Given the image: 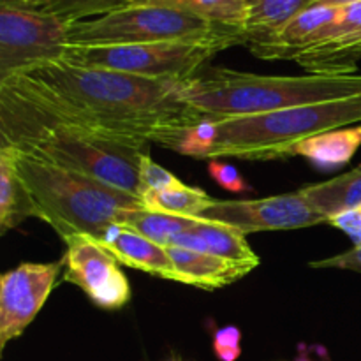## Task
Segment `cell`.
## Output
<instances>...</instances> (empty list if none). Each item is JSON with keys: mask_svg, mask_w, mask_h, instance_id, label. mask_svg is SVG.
<instances>
[{"mask_svg": "<svg viewBox=\"0 0 361 361\" xmlns=\"http://www.w3.org/2000/svg\"><path fill=\"white\" fill-rule=\"evenodd\" d=\"M80 122L122 140L175 152L207 116L185 99V81L55 62L18 74Z\"/></svg>", "mask_w": 361, "mask_h": 361, "instance_id": "cell-1", "label": "cell"}, {"mask_svg": "<svg viewBox=\"0 0 361 361\" xmlns=\"http://www.w3.org/2000/svg\"><path fill=\"white\" fill-rule=\"evenodd\" d=\"M145 147L80 122L23 78L0 81V148L83 173L140 197Z\"/></svg>", "mask_w": 361, "mask_h": 361, "instance_id": "cell-2", "label": "cell"}, {"mask_svg": "<svg viewBox=\"0 0 361 361\" xmlns=\"http://www.w3.org/2000/svg\"><path fill=\"white\" fill-rule=\"evenodd\" d=\"M355 95H361V74L261 76L228 67H204L185 81L187 101L212 120L263 115Z\"/></svg>", "mask_w": 361, "mask_h": 361, "instance_id": "cell-3", "label": "cell"}, {"mask_svg": "<svg viewBox=\"0 0 361 361\" xmlns=\"http://www.w3.org/2000/svg\"><path fill=\"white\" fill-rule=\"evenodd\" d=\"M9 150L35 219L51 226L62 240L78 235L101 240L111 226L122 224L127 212L143 207L137 196L101 180Z\"/></svg>", "mask_w": 361, "mask_h": 361, "instance_id": "cell-4", "label": "cell"}, {"mask_svg": "<svg viewBox=\"0 0 361 361\" xmlns=\"http://www.w3.org/2000/svg\"><path fill=\"white\" fill-rule=\"evenodd\" d=\"M217 134L207 159L275 161L317 134L361 123V95L296 106L263 115L215 120Z\"/></svg>", "mask_w": 361, "mask_h": 361, "instance_id": "cell-5", "label": "cell"}, {"mask_svg": "<svg viewBox=\"0 0 361 361\" xmlns=\"http://www.w3.org/2000/svg\"><path fill=\"white\" fill-rule=\"evenodd\" d=\"M71 46H116L147 42L243 44L242 34L217 27L183 11L159 6H126L113 13L69 25Z\"/></svg>", "mask_w": 361, "mask_h": 361, "instance_id": "cell-6", "label": "cell"}, {"mask_svg": "<svg viewBox=\"0 0 361 361\" xmlns=\"http://www.w3.org/2000/svg\"><path fill=\"white\" fill-rule=\"evenodd\" d=\"M224 46L214 42H147L116 46H69L63 62L116 71L150 80L187 81L204 69Z\"/></svg>", "mask_w": 361, "mask_h": 361, "instance_id": "cell-7", "label": "cell"}, {"mask_svg": "<svg viewBox=\"0 0 361 361\" xmlns=\"http://www.w3.org/2000/svg\"><path fill=\"white\" fill-rule=\"evenodd\" d=\"M69 23L27 0H0V81L44 63L62 62Z\"/></svg>", "mask_w": 361, "mask_h": 361, "instance_id": "cell-8", "label": "cell"}, {"mask_svg": "<svg viewBox=\"0 0 361 361\" xmlns=\"http://www.w3.org/2000/svg\"><path fill=\"white\" fill-rule=\"evenodd\" d=\"M200 221L224 224L245 236L259 231H286L328 224V219L300 190L261 200H215L201 214Z\"/></svg>", "mask_w": 361, "mask_h": 361, "instance_id": "cell-9", "label": "cell"}, {"mask_svg": "<svg viewBox=\"0 0 361 361\" xmlns=\"http://www.w3.org/2000/svg\"><path fill=\"white\" fill-rule=\"evenodd\" d=\"M63 270L71 284L78 286L99 309L118 310L130 302V284L118 259L92 236L78 235L63 240Z\"/></svg>", "mask_w": 361, "mask_h": 361, "instance_id": "cell-10", "label": "cell"}, {"mask_svg": "<svg viewBox=\"0 0 361 361\" xmlns=\"http://www.w3.org/2000/svg\"><path fill=\"white\" fill-rule=\"evenodd\" d=\"M63 263H21L0 279V351L23 335L51 295Z\"/></svg>", "mask_w": 361, "mask_h": 361, "instance_id": "cell-11", "label": "cell"}, {"mask_svg": "<svg viewBox=\"0 0 361 361\" xmlns=\"http://www.w3.org/2000/svg\"><path fill=\"white\" fill-rule=\"evenodd\" d=\"M361 60V2L341 7L323 39L295 56L307 73L317 76L356 74Z\"/></svg>", "mask_w": 361, "mask_h": 361, "instance_id": "cell-12", "label": "cell"}, {"mask_svg": "<svg viewBox=\"0 0 361 361\" xmlns=\"http://www.w3.org/2000/svg\"><path fill=\"white\" fill-rule=\"evenodd\" d=\"M97 242H101L123 267L141 270L164 281L180 282L175 264L169 257L168 247L145 238L123 224L111 226Z\"/></svg>", "mask_w": 361, "mask_h": 361, "instance_id": "cell-13", "label": "cell"}, {"mask_svg": "<svg viewBox=\"0 0 361 361\" xmlns=\"http://www.w3.org/2000/svg\"><path fill=\"white\" fill-rule=\"evenodd\" d=\"M171 245L196 250V252L212 254V256L221 257L229 263L249 267L252 270L259 264V257L249 245L245 235L224 224H217V222L197 219L196 224L187 231L180 233L173 240Z\"/></svg>", "mask_w": 361, "mask_h": 361, "instance_id": "cell-14", "label": "cell"}, {"mask_svg": "<svg viewBox=\"0 0 361 361\" xmlns=\"http://www.w3.org/2000/svg\"><path fill=\"white\" fill-rule=\"evenodd\" d=\"M338 13L341 7L312 4L281 32L275 42L257 49L254 55L264 60H295L298 53L305 51L323 39L324 32L337 20Z\"/></svg>", "mask_w": 361, "mask_h": 361, "instance_id": "cell-15", "label": "cell"}, {"mask_svg": "<svg viewBox=\"0 0 361 361\" xmlns=\"http://www.w3.org/2000/svg\"><path fill=\"white\" fill-rule=\"evenodd\" d=\"M312 4L314 0H247V16L242 28L243 44L249 46L252 53L267 48Z\"/></svg>", "mask_w": 361, "mask_h": 361, "instance_id": "cell-16", "label": "cell"}, {"mask_svg": "<svg viewBox=\"0 0 361 361\" xmlns=\"http://www.w3.org/2000/svg\"><path fill=\"white\" fill-rule=\"evenodd\" d=\"M168 252L175 264L180 282L194 286V288L207 289V291L226 288L252 271V268L249 267L229 263V261L215 257L212 254L196 252V250L183 249V247L171 245L168 247Z\"/></svg>", "mask_w": 361, "mask_h": 361, "instance_id": "cell-17", "label": "cell"}, {"mask_svg": "<svg viewBox=\"0 0 361 361\" xmlns=\"http://www.w3.org/2000/svg\"><path fill=\"white\" fill-rule=\"evenodd\" d=\"M360 147L361 123L328 130V133L300 141L295 147L289 148L288 157H303L321 171H335L348 166Z\"/></svg>", "mask_w": 361, "mask_h": 361, "instance_id": "cell-18", "label": "cell"}, {"mask_svg": "<svg viewBox=\"0 0 361 361\" xmlns=\"http://www.w3.org/2000/svg\"><path fill=\"white\" fill-rule=\"evenodd\" d=\"M300 192L330 222L335 215L361 204V166L328 182L302 187Z\"/></svg>", "mask_w": 361, "mask_h": 361, "instance_id": "cell-19", "label": "cell"}, {"mask_svg": "<svg viewBox=\"0 0 361 361\" xmlns=\"http://www.w3.org/2000/svg\"><path fill=\"white\" fill-rule=\"evenodd\" d=\"M28 217H35L30 194L16 173L11 150L0 148V235L18 228Z\"/></svg>", "mask_w": 361, "mask_h": 361, "instance_id": "cell-20", "label": "cell"}, {"mask_svg": "<svg viewBox=\"0 0 361 361\" xmlns=\"http://www.w3.org/2000/svg\"><path fill=\"white\" fill-rule=\"evenodd\" d=\"M129 6H159L183 11L238 34H242L247 16V0H130Z\"/></svg>", "mask_w": 361, "mask_h": 361, "instance_id": "cell-21", "label": "cell"}, {"mask_svg": "<svg viewBox=\"0 0 361 361\" xmlns=\"http://www.w3.org/2000/svg\"><path fill=\"white\" fill-rule=\"evenodd\" d=\"M140 200L147 210L185 219H200L215 201L203 189L185 185L178 178L166 189L145 192Z\"/></svg>", "mask_w": 361, "mask_h": 361, "instance_id": "cell-22", "label": "cell"}, {"mask_svg": "<svg viewBox=\"0 0 361 361\" xmlns=\"http://www.w3.org/2000/svg\"><path fill=\"white\" fill-rule=\"evenodd\" d=\"M196 221L197 219L175 217V215L152 212L141 207L136 208V210L127 212L122 224L126 228L133 229V231L140 233L145 238L159 243V245L169 247L180 233L192 228L196 224Z\"/></svg>", "mask_w": 361, "mask_h": 361, "instance_id": "cell-23", "label": "cell"}, {"mask_svg": "<svg viewBox=\"0 0 361 361\" xmlns=\"http://www.w3.org/2000/svg\"><path fill=\"white\" fill-rule=\"evenodd\" d=\"M32 7L55 14L67 23L104 16L129 6L130 0H27Z\"/></svg>", "mask_w": 361, "mask_h": 361, "instance_id": "cell-24", "label": "cell"}, {"mask_svg": "<svg viewBox=\"0 0 361 361\" xmlns=\"http://www.w3.org/2000/svg\"><path fill=\"white\" fill-rule=\"evenodd\" d=\"M176 180V176L161 164L154 161L148 154L141 157L140 164V197L145 192H152V190H162L166 187L171 185Z\"/></svg>", "mask_w": 361, "mask_h": 361, "instance_id": "cell-25", "label": "cell"}, {"mask_svg": "<svg viewBox=\"0 0 361 361\" xmlns=\"http://www.w3.org/2000/svg\"><path fill=\"white\" fill-rule=\"evenodd\" d=\"M214 353L221 361H236L242 356V331L236 326H224L215 331Z\"/></svg>", "mask_w": 361, "mask_h": 361, "instance_id": "cell-26", "label": "cell"}, {"mask_svg": "<svg viewBox=\"0 0 361 361\" xmlns=\"http://www.w3.org/2000/svg\"><path fill=\"white\" fill-rule=\"evenodd\" d=\"M208 173H210L212 178L222 189L229 190V192H243V190H249V183L245 182V178L240 175V171L233 164L214 159L208 164Z\"/></svg>", "mask_w": 361, "mask_h": 361, "instance_id": "cell-27", "label": "cell"}, {"mask_svg": "<svg viewBox=\"0 0 361 361\" xmlns=\"http://www.w3.org/2000/svg\"><path fill=\"white\" fill-rule=\"evenodd\" d=\"M328 224L345 233L353 240L355 247H361V204L353 208V210L335 215V217L330 219Z\"/></svg>", "mask_w": 361, "mask_h": 361, "instance_id": "cell-28", "label": "cell"}, {"mask_svg": "<svg viewBox=\"0 0 361 361\" xmlns=\"http://www.w3.org/2000/svg\"><path fill=\"white\" fill-rule=\"evenodd\" d=\"M310 268H338V270H351L361 274V247L342 252L338 256L326 257V259L312 261L309 263Z\"/></svg>", "mask_w": 361, "mask_h": 361, "instance_id": "cell-29", "label": "cell"}, {"mask_svg": "<svg viewBox=\"0 0 361 361\" xmlns=\"http://www.w3.org/2000/svg\"><path fill=\"white\" fill-rule=\"evenodd\" d=\"M358 2H361V0H314V4H319V6H331V7H345Z\"/></svg>", "mask_w": 361, "mask_h": 361, "instance_id": "cell-30", "label": "cell"}, {"mask_svg": "<svg viewBox=\"0 0 361 361\" xmlns=\"http://www.w3.org/2000/svg\"><path fill=\"white\" fill-rule=\"evenodd\" d=\"M296 361H314V360L310 358L309 353H307V351H305V348H303V345H302V353H300L298 360H296Z\"/></svg>", "mask_w": 361, "mask_h": 361, "instance_id": "cell-31", "label": "cell"}, {"mask_svg": "<svg viewBox=\"0 0 361 361\" xmlns=\"http://www.w3.org/2000/svg\"><path fill=\"white\" fill-rule=\"evenodd\" d=\"M175 361H176V360H175Z\"/></svg>", "mask_w": 361, "mask_h": 361, "instance_id": "cell-32", "label": "cell"}]
</instances>
